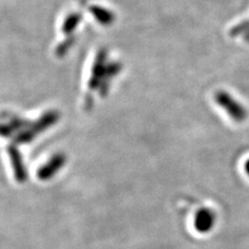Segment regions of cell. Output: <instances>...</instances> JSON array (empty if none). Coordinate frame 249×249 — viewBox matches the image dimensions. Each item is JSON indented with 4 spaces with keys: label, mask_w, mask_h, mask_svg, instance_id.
<instances>
[{
    "label": "cell",
    "mask_w": 249,
    "mask_h": 249,
    "mask_svg": "<svg viewBox=\"0 0 249 249\" xmlns=\"http://www.w3.org/2000/svg\"><path fill=\"white\" fill-rule=\"evenodd\" d=\"M215 101L223 110L227 111L230 118L235 122L241 123L247 119V111L245 107L237 102L227 91H218L215 95Z\"/></svg>",
    "instance_id": "obj_1"
},
{
    "label": "cell",
    "mask_w": 249,
    "mask_h": 249,
    "mask_svg": "<svg viewBox=\"0 0 249 249\" xmlns=\"http://www.w3.org/2000/svg\"><path fill=\"white\" fill-rule=\"evenodd\" d=\"M67 162V158L64 154L58 153L53 155L51 159L45 163V164L38 168L37 170V178L42 181H48L55 176L58 171L65 165Z\"/></svg>",
    "instance_id": "obj_2"
},
{
    "label": "cell",
    "mask_w": 249,
    "mask_h": 249,
    "mask_svg": "<svg viewBox=\"0 0 249 249\" xmlns=\"http://www.w3.org/2000/svg\"><path fill=\"white\" fill-rule=\"evenodd\" d=\"M216 216L212 210L204 208L200 209L196 213V219H194V227L196 229L201 232L205 233L211 231L215 224Z\"/></svg>",
    "instance_id": "obj_4"
},
{
    "label": "cell",
    "mask_w": 249,
    "mask_h": 249,
    "mask_svg": "<svg viewBox=\"0 0 249 249\" xmlns=\"http://www.w3.org/2000/svg\"><path fill=\"white\" fill-rule=\"evenodd\" d=\"M14 135V130L7 123L0 124V136L12 137Z\"/></svg>",
    "instance_id": "obj_6"
},
{
    "label": "cell",
    "mask_w": 249,
    "mask_h": 249,
    "mask_svg": "<svg viewBox=\"0 0 249 249\" xmlns=\"http://www.w3.org/2000/svg\"><path fill=\"white\" fill-rule=\"evenodd\" d=\"M7 154L10 156L16 180H17L19 183H24L27 180V170L24 165V162H23L22 155L20 154L18 147L15 144H11L9 147H7Z\"/></svg>",
    "instance_id": "obj_3"
},
{
    "label": "cell",
    "mask_w": 249,
    "mask_h": 249,
    "mask_svg": "<svg viewBox=\"0 0 249 249\" xmlns=\"http://www.w3.org/2000/svg\"><path fill=\"white\" fill-rule=\"evenodd\" d=\"M60 119V114L56 110H50L45 112L40 119L36 121L35 123L30 124V129L33 130L36 135H38L42 132L46 131L55 124Z\"/></svg>",
    "instance_id": "obj_5"
},
{
    "label": "cell",
    "mask_w": 249,
    "mask_h": 249,
    "mask_svg": "<svg viewBox=\"0 0 249 249\" xmlns=\"http://www.w3.org/2000/svg\"><path fill=\"white\" fill-rule=\"evenodd\" d=\"M245 171L247 173V175L249 176V160H247L246 163H245Z\"/></svg>",
    "instance_id": "obj_7"
}]
</instances>
